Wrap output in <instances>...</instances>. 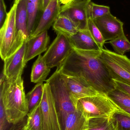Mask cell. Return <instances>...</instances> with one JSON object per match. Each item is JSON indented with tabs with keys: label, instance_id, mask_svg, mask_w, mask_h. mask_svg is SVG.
Returning <instances> with one entry per match:
<instances>
[{
	"label": "cell",
	"instance_id": "4dcf8cb0",
	"mask_svg": "<svg viewBox=\"0 0 130 130\" xmlns=\"http://www.w3.org/2000/svg\"><path fill=\"white\" fill-rule=\"evenodd\" d=\"M116 88L123 91L130 95V86L116 80H113Z\"/></svg>",
	"mask_w": 130,
	"mask_h": 130
},
{
	"label": "cell",
	"instance_id": "83f0119b",
	"mask_svg": "<svg viewBox=\"0 0 130 130\" xmlns=\"http://www.w3.org/2000/svg\"><path fill=\"white\" fill-rule=\"evenodd\" d=\"M88 29L95 41L101 48L103 49L105 40L104 39L100 31L95 24L93 20L91 18L89 19L88 21Z\"/></svg>",
	"mask_w": 130,
	"mask_h": 130
},
{
	"label": "cell",
	"instance_id": "4fadbf2b",
	"mask_svg": "<svg viewBox=\"0 0 130 130\" xmlns=\"http://www.w3.org/2000/svg\"><path fill=\"white\" fill-rule=\"evenodd\" d=\"M27 40L16 53L4 61V63L2 73L7 80L15 78L23 73L25 66L24 60Z\"/></svg>",
	"mask_w": 130,
	"mask_h": 130
},
{
	"label": "cell",
	"instance_id": "5bb4252c",
	"mask_svg": "<svg viewBox=\"0 0 130 130\" xmlns=\"http://www.w3.org/2000/svg\"><path fill=\"white\" fill-rule=\"evenodd\" d=\"M50 42L47 31L27 40L24 63L25 66L30 60L46 51Z\"/></svg>",
	"mask_w": 130,
	"mask_h": 130
},
{
	"label": "cell",
	"instance_id": "7a4b0ae2",
	"mask_svg": "<svg viewBox=\"0 0 130 130\" xmlns=\"http://www.w3.org/2000/svg\"><path fill=\"white\" fill-rule=\"evenodd\" d=\"M22 73L8 80L3 73L0 80V100L2 101L7 120L11 124L22 122L29 113Z\"/></svg>",
	"mask_w": 130,
	"mask_h": 130
},
{
	"label": "cell",
	"instance_id": "d6986e66",
	"mask_svg": "<svg viewBox=\"0 0 130 130\" xmlns=\"http://www.w3.org/2000/svg\"><path fill=\"white\" fill-rule=\"evenodd\" d=\"M50 70L51 69L44 61L43 56L39 55L32 66L31 81L35 83L46 81L47 77L50 73Z\"/></svg>",
	"mask_w": 130,
	"mask_h": 130
},
{
	"label": "cell",
	"instance_id": "277c9868",
	"mask_svg": "<svg viewBox=\"0 0 130 130\" xmlns=\"http://www.w3.org/2000/svg\"><path fill=\"white\" fill-rule=\"evenodd\" d=\"M76 109L88 119L110 118L116 111L120 110L106 94L100 93L79 99Z\"/></svg>",
	"mask_w": 130,
	"mask_h": 130
},
{
	"label": "cell",
	"instance_id": "7c38bea8",
	"mask_svg": "<svg viewBox=\"0 0 130 130\" xmlns=\"http://www.w3.org/2000/svg\"><path fill=\"white\" fill-rule=\"evenodd\" d=\"M62 75L65 81L71 100L76 107L79 99L100 93L91 86L77 78Z\"/></svg>",
	"mask_w": 130,
	"mask_h": 130
},
{
	"label": "cell",
	"instance_id": "8992f818",
	"mask_svg": "<svg viewBox=\"0 0 130 130\" xmlns=\"http://www.w3.org/2000/svg\"><path fill=\"white\" fill-rule=\"evenodd\" d=\"M99 58L107 68L113 80L130 86V59L107 49H101Z\"/></svg>",
	"mask_w": 130,
	"mask_h": 130
},
{
	"label": "cell",
	"instance_id": "4316f807",
	"mask_svg": "<svg viewBox=\"0 0 130 130\" xmlns=\"http://www.w3.org/2000/svg\"><path fill=\"white\" fill-rule=\"evenodd\" d=\"M88 9L89 18L92 20L111 13L108 6L96 4L91 1L88 4Z\"/></svg>",
	"mask_w": 130,
	"mask_h": 130
},
{
	"label": "cell",
	"instance_id": "2e32d148",
	"mask_svg": "<svg viewBox=\"0 0 130 130\" xmlns=\"http://www.w3.org/2000/svg\"><path fill=\"white\" fill-rule=\"evenodd\" d=\"M27 11V29L28 36L33 32L42 13L43 0H26Z\"/></svg>",
	"mask_w": 130,
	"mask_h": 130
},
{
	"label": "cell",
	"instance_id": "ffe728a7",
	"mask_svg": "<svg viewBox=\"0 0 130 130\" xmlns=\"http://www.w3.org/2000/svg\"><path fill=\"white\" fill-rule=\"evenodd\" d=\"M17 4L16 14V25L18 32L25 34L29 38L27 33V11L26 0H15Z\"/></svg>",
	"mask_w": 130,
	"mask_h": 130
},
{
	"label": "cell",
	"instance_id": "f546056e",
	"mask_svg": "<svg viewBox=\"0 0 130 130\" xmlns=\"http://www.w3.org/2000/svg\"><path fill=\"white\" fill-rule=\"evenodd\" d=\"M6 7L4 0H0V26L3 25L7 16Z\"/></svg>",
	"mask_w": 130,
	"mask_h": 130
},
{
	"label": "cell",
	"instance_id": "3957f363",
	"mask_svg": "<svg viewBox=\"0 0 130 130\" xmlns=\"http://www.w3.org/2000/svg\"><path fill=\"white\" fill-rule=\"evenodd\" d=\"M17 4L14 3L7 13L0 30V55L3 61L16 53L23 45L28 37L18 32L16 25Z\"/></svg>",
	"mask_w": 130,
	"mask_h": 130
},
{
	"label": "cell",
	"instance_id": "e0dca14e",
	"mask_svg": "<svg viewBox=\"0 0 130 130\" xmlns=\"http://www.w3.org/2000/svg\"><path fill=\"white\" fill-rule=\"evenodd\" d=\"M56 32L68 38L77 33L80 30L71 20L64 14H60L53 25Z\"/></svg>",
	"mask_w": 130,
	"mask_h": 130
},
{
	"label": "cell",
	"instance_id": "7402d4cb",
	"mask_svg": "<svg viewBox=\"0 0 130 130\" xmlns=\"http://www.w3.org/2000/svg\"><path fill=\"white\" fill-rule=\"evenodd\" d=\"M106 95L119 108H130V95L123 91L116 88Z\"/></svg>",
	"mask_w": 130,
	"mask_h": 130
},
{
	"label": "cell",
	"instance_id": "d590c367",
	"mask_svg": "<svg viewBox=\"0 0 130 130\" xmlns=\"http://www.w3.org/2000/svg\"><path fill=\"white\" fill-rule=\"evenodd\" d=\"M24 126H23V127H22V128H21V130H27L26 129H25V128H24Z\"/></svg>",
	"mask_w": 130,
	"mask_h": 130
},
{
	"label": "cell",
	"instance_id": "52a82bcc",
	"mask_svg": "<svg viewBox=\"0 0 130 130\" xmlns=\"http://www.w3.org/2000/svg\"><path fill=\"white\" fill-rule=\"evenodd\" d=\"M40 108L43 130H62L55 101L47 83L44 84L43 94Z\"/></svg>",
	"mask_w": 130,
	"mask_h": 130
},
{
	"label": "cell",
	"instance_id": "836d02e7",
	"mask_svg": "<svg viewBox=\"0 0 130 130\" xmlns=\"http://www.w3.org/2000/svg\"><path fill=\"white\" fill-rule=\"evenodd\" d=\"M122 110L125 112H126L127 113L130 115V108H120Z\"/></svg>",
	"mask_w": 130,
	"mask_h": 130
},
{
	"label": "cell",
	"instance_id": "d6a6232c",
	"mask_svg": "<svg viewBox=\"0 0 130 130\" xmlns=\"http://www.w3.org/2000/svg\"><path fill=\"white\" fill-rule=\"evenodd\" d=\"M60 3L64 5L67 4L74 1V0H59Z\"/></svg>",
	"mask_w": 130,
	"mask_h": 130
},
{
	"label": "cell",
	"instance_id": "603a6c76",
	"mask_svg": "<svg viewBox=\"0 0 130 130\" xmlns=\"http://www.w3.org/2000/svg\"><path fill=\"white\" fill-rule=\"evenodd\" d=\"M44 89L43 82L37 83L34 88L26 95L29 112L40 103Z\"/></svg>",
	"mask_w": 130,
	"mask_h": 130
},
{
	"label": "cell",
	"instance_id": "5b68a950",
	"mask_svg": "<svg viewBox=\"0 0 130 130\" xmlns=\"http://www.w3.org/2000/svg\"><path fill=\"white\" fill-rule=\"evenodd\" d=\"M46 82L50 87L62 129L66 117L69 114L76 110V107L71 100L62 74L56 70Z\"/></svg>",
	"mask_w": 130,
	"mask_h": 130
},
{
	"label": "cell",
	"instance_id": "d4e9b609",
	"mask_svg": "<svg viewBox=\"0 0 130 130\" xmlns=\"http://www.w3.org/2000/svg\"><path fill=\"white\" fill-rule=\"evenodd\" d=\"M116 130H130V115L120 109L111 117Z\"/></svg>",
	"mask_w": 130,
	"mask_h": 130
},
{
	"label": "cell",
	"instance_id": "cb8c5ba5",
	"mask_svg": "<svg viewBox=\"0 0 130 130\" xmlns=\"http://www.w3.org/2000/svg\"><path fill=\"white\" fill-rule=\"evenodd\" d=\"M87 130H116V129L111 118H95L88 119Z\"/></svg>",
	"mask_w": 130,
	"mask_h": 130
},
{
	"label": "cell",
	"instance_id": "1f68e13d",
	"mask_svg": "<svg viewBox=\"0 0 130 130\" xmlns=\"http://www.w3.org/2000/svg\"><path fill=\"white\" fill-rule=\"evenodd\" d=\"M51 1V0H43L42 5V10L43 12Z\"/></svg>",
	"mask_w": 130,
	"mask_h": 130
},
{
	"label": "cell",
	"instance_id": "44dd1931",
	"mask_svg": "<svg viewBox=\"0 0 130 130\" xmlns=\"http://www.w3.org/2000/svg\"><path fill=\"white\" fill-rule=\"evenodd\" d=\"M40 104L27 114L26 122L24 125L26 129L43 130L42 118Z\"/></svg>",
	"mask_w": 130,
	"mask_h": 130
},
{
	"label": "cell",
	"instance_id": "f1b7e54d",
	"mask_svg": "<svg viewBox=\"0 0 130 130\" xmlns=\"http://www.w3.org/2000/svg\"><path fill=\"white\" fill-rule=\"evenodd\" d=\"M8 123L3 102L0 100V130H5Z\"/></svg>",
	"mask_w": 130,
	"mask_h": 130
},
{
	"label": "cell",
	"instance_id": "9c48e42d",
	"mask_svg": "<svg viewBox=\"0 0 130 130\" xmlns=\"http://www.w3.org/2000/svg\"><path fill=\"white\" fill-rule=\"evenodd\" d=\"M90 1L73 2L61 6L60 14L69 18L79 30L88 29L89 18L88 6Z\"/></svg>",
	"mask_w": 130,
	"mask_h": 130
},
{
	"label": "cell",
	"instance_id": "6da1fadb",
	"mask_svg": "<svg viewBox=\"0 0 130 130\" xmlns=\"http://www.w3.org/2000/svg\"><path fill=\"white\" fill-rule=\"evenodd\" d=\"M101 51L83 50L73 47L56 70L75 77L91 86L100 94H107L116 88L105 65L99 58Z\"/></svg>",
	"mask_w": 130,
	"mask_h": 130
},
{
	"label": "cell",
	"instance_id": "ba28073f",
	"mask_svg": "<svg viewBox=\"0 0 130 130\" xmlns=\"http://www.w3.org/2000/svg\"><path fill=\"white\" fill-rule=\"evenodd\" d=\"M73 47L68 37L58 34L43 56V58L50 69L59 67L67 58Z\"/></svg>",
	"mask_w": 130,
	"mask_h": 130
},
{
	"label": "cell",
	"instance_id": "e575fe53",
	"mask_svg": "<svg viewBox=\"0 0 130 130\" xmlns=\"http://www.w3.org/2000/svg\"><path fill=\"white\" fill-rule=\"evenodd\" d=\"M85 1H90V0H74V1L73 2H79Z\"/></svg>",
	"mask_w": 130,
	"mask_h": 130
},
{
	"label": "cell",
	"instance_id": "8fae6325",
	"mask_svg": "<svg viewBox=\"0 0 130 130\" xmlns=\"http://www.w3.org/2000/svg\"><path fill=\"white\" fill-rule=\"evenodd\" d=\"M61 8L59 0H51L43 12L36 28L28 39L47 31L53 25L60 14Z\"/></svg>",
	"mask_w": 130,
	"mask_h": 130
},
{
	"label": "cell",
	"instance_id": "484cf974",
	"mask_svg": "<svg viewBox=\"0 0 130 130\" xmlns=\"http://www.w3.org/2000/svg\"><path fill=\"white\" fill-rule=\"evenodd\" d=\"M108 43L111 45L115 53L119 55H123L130 51V42L125 35L110 40Z\"/></svg>",
	"mask_w": 130,
	"mask_h": 130
},
{
	"label": "cell",
	"instance_id": "9a60e30c",
	"mask_svg": "<svg viewBox=\"0 0 130 130\" xmlns=\"http://www.w3.org/2000/svg\"><path fill=\"white\" fill-rule=\"evenodd\" d=\"M73 47L83 50L101 51L102 49L95 41L88 29L80 30L68 38Z\"/></svg>",
	"mask_w": 130,
	"mask_h": 130
},
{
	"label": "cell",
	"instance_id": "30bf717a",
	"mask_svg": "<svg viewBox=\"0 0 130 130\" xmlns=\"http://www.w3.org/2000/svg\"><path fill=\"white\" fill-rule=\"evenodd\" d=\"M105 42L125 35L124 24L111 13L93 20Z\"/></svg>",
	"mask_w": 130,
	"mask_h": 130
},
{
	"label": "cell",
	"instance_id": "ac0fdd59",
	"mask_svg": "<svg viewBox=\"0 0 130 130\" xmlns=\"http://www.w3.org/2000/svg\"><path fill=\"white\" fill-rule=\"evenodd\" d=\"M88 121V119L76 109L68 115L62 129V130H87Z\"/></svg>",
	"mask_w": 130,
	"mask_h": 130
}]
</instances>
